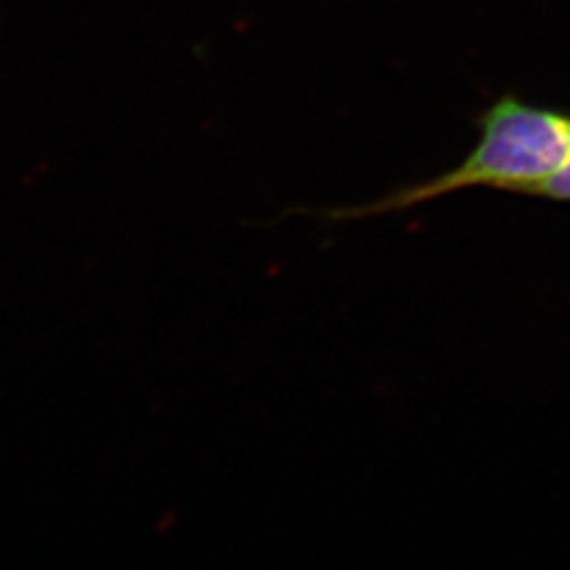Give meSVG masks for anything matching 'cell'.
<instances>
[{
    "instance_id": "1",
    "label": "cell",
    "mask_w": 570,
    "mask_h": 570,
    "mask_svg": "<svg viewBox=\"0 0 570 570\" xmlns=\"http://www.w3.org/2000/svg\"><path fill=\"white\" fill-rule=\"evenodd\" d=\"M570 159V115L537 108L505 96L480 119V142L456 169L429 183L407 186L376 204L327 214L330 220L379 216L412 205L428 204L446 193L492 186L532 195Z\"/></svg>"
},
{
    "instance_id": "2",
    "label": "cell",
    "mask_w": 570,
    "mask_h": 570,
    "mask_svg": "<svg viewBox=\"0 0 570 570\" xmlns=\"http://www.w3.org/2000/svg\"><path fill=\"white\" fill-rule=\"evenodd\" d=\"M532 195L550 197L556 202H570V159L553 176L534 188Z\"/></svg>"
}]
</instances>
